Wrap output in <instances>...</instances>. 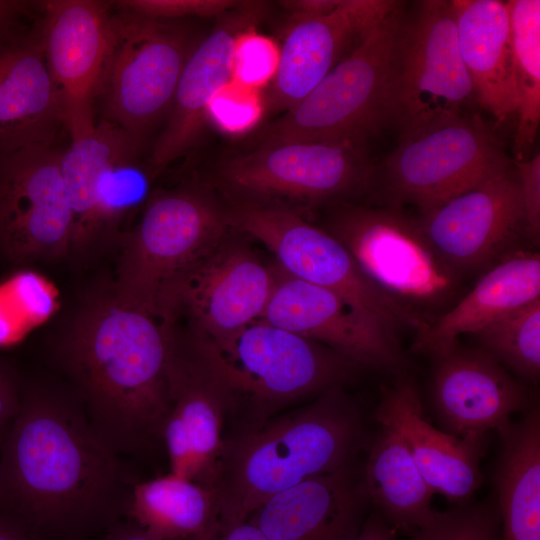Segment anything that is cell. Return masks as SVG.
<instances>
[{
  "label": "cell",
  "mask_w": 540,
  "mask_h": 540,
  "mask_svg": "<svg viewBox=\"0 0 540 540\" xmlns=\"http://www.w3.org/2000/svg\"><path fill=\"white\" fill-rule=\"evenodd\" d=\"M63 384L22 381L0 449V514L32 540H89L124 519L137 482Z\"/></svg>",
  "instance_id": "obj_1"
},
{
  "label": "cell",
  "mask_w": 540,
  "mask_h": 540,
  "mask_svg": "<svg viewBox=\"0 0 540 540\" xmlns=\"http://www.w3.org/2000/svg\"><path fill=\"white\" fill-rule=\"evenodd\" d=\"M47 342V354L96 432L119 454L161 440L170 411L169 326L124 302L112 280L81 292Z\"/></svg>",
  "instance_id": "obj_2"
},
{
  "label": "cell",
  "mask_w": 540,
  "mask_h": 540,
  "mask_svg": "<svg viewBox=\"0 0 540 540\" xmlns=\"http://www.w3.org/2000/svg\"><path fill=\"white\" fill-rule=\"evenodd\" d=\"M361 418L341 386L287 415L225 438L211 490L216 531L245 522L273 495L351 463Z\"/></svg>",
  "instance_id": "obj_3"
},
{
  "label": "cell",
  "mask_w": 540,
  "mask_h": 540,
  "mask_svg": "<svg viewBox=\"0 0 540 540\" xmlns=\"http://www.w3.org/2000/svg\"><path fill=\"white\" fill-rule=\"evenodd\" d=\"M188 332L225 383L233 413L246 411L245 428L298 399L340 386L359 366L323 344L262 320L216 342Z\"/></svg>",
  "instance_id": "obj_4"
},
{
  "label": "cell",
  "mask_w": 540,
  "mask_h": 540,
  "mask_svg": "<svg viewBox=\"0 0 540 540\" xmlns=\"http://www.w3.org/2000/svg\"><path fill=\"white\" fill-rule=\"evenodd\" d=\"M403 4L375 25L293 109L268 123L258 145L287 141L360 142L390 123Z\"/></svg>",
  "instance_id": "obj_5"
},
{
  "label": "cell",
  "mask_w": 540,
  "mask_h": 540,
  "mask_svg": "<svg viewBox=\"0 0 540 540\" xmlns=\"http://www.w3.org/2000/svg\"><path fill=\"white\" fill-rule=\"evenodd\" d=\"M230 228L225 201L206 181L153 190L140 219L120 240L112 280L117 295L157 317L158 301L168 284Z\"/></svg>",
  "instance_id": "obj_6"
},
{
  "label": "cell",
  "mask_w": 540,
  "mask_h": 540,
  "mask_svg": "<svg viewBox=\"0 0 540 540\" xmlns=\"http://www.w3.org/2000/svg\"><path fill=\"white\" fill-rule=\"evenodd\" d=\"M338 240L361 272L428 325L455 303L463 278L398 207L340 204L321 227Z\"/></svg>",
  "instance_id": "obj_7"
},
{
  "label": "cell",
  "mask_w": 540,
  "mask_h": 540,
  "mask_svg": "<svg viewBox=\"0 0 540 540\" xmlns=\"http://www.w3.org/2000/svg\"><path fill=\"white\" fill-rule=\"evenodd\" d=\"M374 172L365 143L287 141L258 145L225 160L214 180L226 201L304 210L346 204L369 189Z\"/></svg>",
  "instance_id": "obj_8"
},
{
  "label": "cell",
  "mask_w": 540,
  "mask_h": 540,
  "mask_svg": "<svg viewBox=\"0 0 540 540\" xmlns=\"http://www.w3.org/2000/svg\"><path fill=\"white\" fill-rule=\"evenodd\" d=\"M195 45L188 28L176 20L153 19L122 7L112 13L96 96L103 119L142 146L150 130L170 112Z\"/></svg>",
  "instance_id": "obj_9"
},
{
  "label": "cell",
  "mask_w": 540,
  "mask_h": 540,
  "mask_svg": "<svg viewBox=\"0 0 540 540\" xmlns=\"http://www.w3.org/2000/svg\"><path fill=\"white\" fill-rule=\"evenodd\" d=\"M224 201L228 225L261 243L290 275L336 293L397 338L403 330L418 333L428 326L378 289L338 240L302 214Z\"/></svg>",
  "instance_id": "obj_10"
},
{
  "label": "cell",
  "mask_w": 540,
  "mask_h": 540,
  "mask_svg": "<svg viewBox=\"0 0 540 540\" xmlns=\"http://www.w3.org/2000/svg\"><path fill=\"white\" fill-rule=\"evenodd\" d=\"M252 239L230 228L162 292L157 317L184 318L192 334L221 341L260 319L272 294L277 264L254 249Z\"/></svg>",
  "instance_id": "obj_11"
},
{
  "label": "cell",
  "mask_w": 540,
  "mask_h": 540,
  "mask_svg": "<svg viewBox=\"0 0 540 540\" xmlns=\"http://www.w3.org/2000/svg\"><path fill=\"white\" fill-rule=\"evenodd\" d=\"M508 165L483 120L467 112L400 135L385 161L383 184L390 206L409 203L423 212Z\"/></svg>",
  "instance_id": "obj_12"
},
{
  "label": "cell",
  "mask_w": 540,
  "mask_h": 540,
  "mask_svg": "<svg viewBox=\"0 0 540 540\" xmlns=\"http://www.w3.org/2000/svg\"><path fill=\"white\" fill-rule=\"evenodd\" d=\"M477 102L463 63L451 1L416 4L403 19L395 55L390 123L404 135Z\"/></svg>",
  "instance_id": "obj_13"
},
{
  "label": "cell",
  "mask_w": 540,
  "mask_h": 540,
  "mask_svg": "<svg viewBox=\"0 0 540 540\" xmlns=\"http://www.w3.org/2000/svg\"><path fill=\"white\" fill-rule=\"evenodd\" d=\"M54 145L0 155V257L12 266L68 260L72 212Z\"/></svg>",
  "instance_id": "obj_14"
},
{
  "label": "cell",
  "mask_w": 540,
  "mask_h": 540,
  "mask_svg": "<svg viewBox=\"0 0 540 540\" xmlns=\"http://www.w3.org/2000/svg\"><path fill=\"white\" fill-rule=\"evenodd\" d=\"M169 326L167 364L170 411L161 440L170 472L211 488L224 445L232 397L189 332Z\"/></svg>",
  "instance_id": "obj_15"
},
{
  "label": "cell",
  "mask_w": 540,
  "mask_h": 540,
  "mask_svg": "<svg viewBox=\"0 0 540 540\" xmlns=\"http://www.w3.org/2000/svg\"><path fill=\"white\" fill-rule=\"evenodd\" d=\"M416 220L437 254L462 278L491 267L526 237L519 185L509 165Z\"/></svg>",
  "instance_id": "obj_16"
},
{
  "label": "cell",
  "mask_w": 540,
  "mask_h": 540,
  "mask_svg": "<svg viewBox=\"0 0 540 540\" xmlns=\"http://www.w3.org/2000/svg\"><path fill=\"white\" fill-rule=\"evenodd\" d=\"M38 21L47 64L58 88L72 141L95 127L93 107L106 58L112 2H41Z\"/></svg>",
  "instance_id": "obj_17"
},
{
  "label": "cell",
  "mask_w": 540,
  "mask_h": 540,
  "mask_svg": "<svg viewBox=\"0 0 540 540\" xmlns=\"http://www.w3.org/2000/svg\"><path fill=\"white\" fill-rule=\"evenodd\" d=\"M259 320L323 344L358 365L392 372L404 366L399 338L336 293L296 278L278 264L272 294Z\"/></svg>",
  "instance_id": "obj_18"
},
{
  "label": "cell",
  "mask_w": 540,
  "mask_h": 540,
  "mask_svg": "<svg viewBox=\"0 0 540 540\" xmlns=\"http://www.w3.org/2000/svg\"><path fill=\"white\" fill-rule=\"evenodd\" d=\"M432 392L447 432L485 441L510 424L512 414L528 407L527 388L482 349L455 344L432 355Z\"/></svg>",
  "instance_id": "obj_19"
},
{
  "label": "cell",
  "mask_w": 540,
  "mask_h": 540,
  "mask_svg": "<svg viewBox=\"0 0 540 540\" xmlns=\"http://www.w3.org/2000/svg\"><path fill=\"white\" fill-rule=\"evenodd\" d=\"M397 2L340 0L329 13L290 23L270 92L264 99L265 111L285 113L293 109Z\"/></svg>",
  "instance_id": "obj_20"
},
{
  "label": "cell",
  "mask_w": 540,
  "mask_h": 540,
  "mask_svg": "<svg viewBox=\"0 0 540 540\" xmlns=\"http://www.w3.org/2000/svg\"><path fill=\"white\" fill-rule=\"evenodd\" d=\"M265 12L263 2H239L218 17L207 37L195 45L181 73L167 123L146 164L154 180L195 143L209 103L232 80L237 37L256 27Z\"/></svg>",
  "instance_id": "obj_21"
},
{
  "label": "cell",
  "mask_w": 540,
  "mask_h": 540,
  "mask_svg": "<svg viewBox=\"0 0 540 540\" xmlns=\"http://www.w3.org/2000/svg\"><path fill=\"white\" fill-rule=\"evenodd\" d=\"M375 419L401 438L434 494L440 493L458 505L466 503L480 487L485 441L436 429L424 415L412 378L400 376L391 386L382 388Z\"/></svg>",
  "instance_id": "obj_22"
},
{
  "label": "cell",
  "mask_w": 540,
  "mask_h": 540,
  "mask_svg": "<svg viewBox=\"0 0 540 540\" xmlns=\"http://www.w3.org/2000/svg\"><path fill=\"white\" fill-rule=\"evenodd\" d=\"M63 124L38 22L29 31L0 39V155L53 145Z\"/></svg>",
  "instance_id": "obj_23"
},
{
  "label": "cell",
  "mask_w": 540,
  "mask_h": 540,
  "mask_svg": "<svg viewBox=\"0 0 540 540\" xmlns=\"http://www.w3.org/2000/svg\"><path fill=\"white\" fill-rule=\"evenodd\" d=\"M351 463L280 491L246 521L269 540H349L361 527L368 501Z\"/></svg>",
  "instance_id": "obj_24"
},
{
  "label": "cell",
  "mask_w": 540,
  "mask_h": 540,
  "mask_svg": "<svg viewBox=\"0 0 540 540\" xmlns=\"http://www.w3.org/2000/svg\"><path fill=\"white\" fill-rule=\"evenodd\" d=\"M540 299V255L516 249L488 268L450 309L416 334L413 351L434 355L505 315Z\"/></svg>",
  "instance_id": "obj_25"
},
{
  "label": "cell",
  "mask_w": 540,
  "mask_h": 540,
  "mask_svg": "<svg viewBox=\"0 0 540 540\" xmlns=\"http://www.w3.org/2000/svg\"><path fill=\"white\" fill-rule=\"evenodd\" d=\"M457 39L476 100L498 123L516 116L508 1L452 0Z\"/></svg>",
  "instance_id": "obj_26"
},
{
  "label": "cell",
  "mask_w": 540,
  "mask_h": 540,
  "mask_svg": "<svg viewBox=\"0 0 540 540\" xmlns=\"http://www.w3.org/2000/svg\"><path fill=\"white\" fill-rule=\"evenodd\" d=\"M141 147L119 126L102 119L62 152L61 173L73 219L68 260L85 265L101 257L97 216L100 177L114 161L139 155Z\"/></svg>",
  "instance_id": "obj_27"
},
{
  "label": "cell",
  "mask_w": 540,
  "mask_h": 540,
  "mask_svg": "<svg viewBox=\"0 0 540 540\" xmlns=\"http://www.w3.org/2000/svg\"><path fill=\"white\" fill-rule=\"evenodd\" d=\"M494 482L503 540H540V413L533 407L499 433Z\"/></svg>",
  "instance_id": "obj_28"
},
{
  "label": "cell",
  "mask_w": 540,
  "mask_h": 540,
  "mask_svg": "<svg viewBox=\"0 0 540 540\" xmlns=\"http://www.w3.org/2000/svg\"><path fill=\"white\" fill-rule=\"evenodd\" d=\"M368 500L396 531L412 534L433 518V491L401 438L381 426L365 465Z\"/></svg>",
  "instance_id": "obj_29"
},
{
  "label": "cell",
  "mask_w": 540,
  "mask_h": 540,
  "mask_svg": "<svg viewBox=\"0 0 540 540\" xmlns=\"http://www.w3.org/2000/svg\"><path fill=\"white\" fill-rule=\"evenodd\" d=\"M124 518L157 540H205L217 526L215 497L210 488L169 472L134 484Z\"/></svg>",
  "instance_id": "obj_30"
},
{
  "label": "cell",
  "mask_w": 540,
  "mask_h": 540,
  "mask_svg": "<svg viewBox=\"0 0 540 540\" xmlns=\"http://www.w3.org/2000/svg\"><path fill=\"white\" fill-rule=\"evenodd\" d=\"M517 100L515 160H526L540 123V1H508Z\"/></svg>",
  "instance_id": "obj_31"
},
{
  "label": "cell",
  "mask_w": 540,
  "mask_h": 540,
  "mask_svg": "<svg viewBox=\"0 0 540 540\" xmlns=\"http://www.w3.org/2000/svg\"><path fill=\"white\" fill-rule=\"evenodd\" d=\"M483 351L523 379L540 375V299L505 315L473 334Z\"/></svg>",
  "instance_id": "obj_32"
},
{
  "label": "cell",
  "mask_w": 540,
  "mask_h": 540,
  "mask_svg": "<svg viewBox=\"0 0 540 540\" xmlns=\"http://www.w3.org/2000/svg\"><path fill=\"white\" fill-rule=\"evenodd\" d=\"M499 523L494 505L466 502L436 511L429 523L410 536L411 540H498Z\"/></svg>",
  "instance_id": "obj_33"
},
{
  "label": "cell",
  "mask_w": 540,
  "mask_h": 540,
  "mask_svg": "<svg viewBox=\"0 0 540 540\" xmlns=\"http://www.w3.org/2000/svg\"><path fill=\"white\" fill-rule=\"evenodd\" d=\"M280 59V47L255 27L243 31L236 39L232 81L259 89L273 80Z\"/></svg>",
  "instance_id": "obj_34"
},
{
  "label": "cell",
  "mask_w": 540,
  "mask_h": 540,
  "mask_svg": "<svg viewBox=\"0 0 540 540\" xmlns=\"http://www.w3.org/2000/svg\"><path fill=\"white\" fill-rule=\"evenodd\" d=\"M265 112V100L259 89L232 80L212 99L207 118L229 134L244 133L259 122Z\"/></svg>",
  "instance_id": "obj_35"
},
{
  "label": "cell",
  "mask_w": 540,
  "mask_h": 540,
  "mask_svg": "<svg viewBox=\"0 0 540 540\" xmlns=\"http://www.w3.org/2000/svg\"><path fill=\"white\" fill-rule=\"evenodd\" d=\"M240 1L232 0H125L114 2L136 14L164 20L186 17H220Z\"/></svg>",
  "instance_id": "obj_36"
},
{
  "label": "cell",
  "mask_w": 540,
  "mask_h": 540,
  "mask_svg": "<svg viewBox=\"0 0 540 540\" xmlns=\"http://www.w3.org/2000/svg\"><path fill=\"white\" fill-rule=\"evenodd\" d=\"M522 201L525 235L534 244L540 239V154L513 160Z\"/></svg>",
  "instance_id": "obj_37"
},
{
  "label": "cell",
  "mask_w": 540,
  "mask_h": 540,
  "mask_svg": "<svg viewBox=\"0 0 540 540\" xmlns=\"http://www.w3.org/2000/svg\"><path fill=\"white\" fill-rule=\"evenodd\" d=\"M22 379L16 368L0 357V426H7L21 404Z\"/></svg>",
  "instance_id": "obj_38"
},
{
  "label": "cell",
  "mask_w": 540,
  "mask_h": 540,
  "mask_svg": "<svg viewBox=\"0 0 540 540\" xmlns=\"http://www.w3.org/2000/svg\"><path fill=\"white\" fill-rule=\"evenodd\" d=\"M37 2L0 0V39L23 31L21 20L28 16Z\"/></svg>",
  "instance_id": "obj_39"
},
{
  "label": "cell",
  "mask_w": 540,
  "mask_h": 540,
  "mask_svg": "<svg viewBox=\"0 0 540 540\" xmlns=\"http://www.w3.org/2000/svg\"><path fill=\"white\" fill-rule=\"evenodd\" d=\"M340 0H292L279 2L290 13V23L334 10Z\"/></svg>",
  "instance_id": "obj_40"
},
{
  "label": "cell",
  "mask_w": 540,
  "mask_h": 540,
  "mask_svg": "<svg viewBox=\"0 0 540 540\" xmlns=\"http://www.w3.org/2000/svg\"><path fill=\"white\" fill-rule=\"evenodd\" d=\"M349 540H398L397 531L376 511L361 525Z\"/></svg>",
  "instance_id": "obj_41"
},
{
  "label": "cell",
  "mask_w": 540,
  "mask_h": 540,
  "mask_svg": "<svg viewBox=\"0 0 540 540\" xmlns=\"http://www.w3.org/2000/svg\"><path fill=\"white\" fill-rule=\"evenodd\" d=\"M103 540H157L148 535L139 526L128 519H122L110 527L105 533ZM180 540H201L188 538Z\"/></svg>",
  "instance_id": "obj_42"
},
{
  "label": "cell",
  "mask_w": 540,
  "mask_h": 540,
  "mask_svg": "<svg viewBox=\"0 0 540 540\" xmlns=\"http://www.w3.org/2000/svg\"><path fill=\"white\" fill-rule=\"evenodd\" d=\"M205 540H269L256 526L245 521L214 532Z\"/></svg>",
  "instance_id": "obj_43"
},
{
  "label": "cell",
  "mask_w": 540,
  "mask_h": 540,
  "mask_svg": "<svg viewBox=\"0 0 540 540\" xmlns=\"http://www.w3.org/2000/svg\"><path fill=\"white\" fill-rule=\"evenodd\" d=\"M0 540H32L14 521L0 514Z\"/></svg>",
  "instance_id": "obj_44"
},
{
  "label": "cell",
  "mask_w": 540,
  "mask_h": 540,
  "mask_svg": "<svg viewBox=\"0 0 540 540\" xmlns=\"http://www.w3.org/2000/svg\"><path fill=\"white\" fill-rule=\"evenodd\" d=\"M7 427H8V425L7 426H0V449H1V445H2V442H3Z\"/></svg>",
  "instance_id": "obj_45"
}]
</instances>
